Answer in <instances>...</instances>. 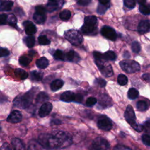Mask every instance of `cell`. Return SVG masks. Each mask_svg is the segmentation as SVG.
Returning <instances> with one entry per match:
<instances>
[{
	"label": "cell",
	"mask_w": 150,
	"mask_h": 150,
	"mask_svg": "<svg viewBox=\"0 0 150 150\" xmlns=\"http://www.w3.org/2000/svg\"><path fill=\"white\" fill-rule=\"evenodd\" d=\"M36 12L39 13H42V14H45L46 9L43 6H41V5L37 6L36 7Z\"/></svg>",
	"instance_id": "cell-47"
},
{
	"label": "cell",
	"mask_w": 150,
	"mask_h": 150,
	"mask_svg": "<svg viewBox=\"0 0 150 150\" xmlns=\"http://www.w3.org/2000/svg\"><path fill=\"white\" fill-rule=\"evenodd\" d=\"M93 150H110V144L108 142L102 137H97L92 143Z\"/></svg>",
	"instance_id": "cell-5"
},
{
	"label": "cell",
	"mask_w": 150,
	"mask_h": 150,
	"mask_svg": "<svg viewBox=\"0 0 150 150\" xmlns=\"http://www.w3.org/2000/svg\"><path fill=\"white\" fill-rule=\"evenodd\" d=\"M66 59L71 62H77L79 61V60L80 59V57L79 56V55L74 51L73 50H70L69 52H68L66 55Z\"/></svg>",
	"instance_id": "cell-19"
},
{
	"label": "cell",
	"mask_w": 150,
	"mask_h": 150,
	"mask_svg": "<svg viewBox=\"0 0 150 150\" xmlns=\"http://www.w3.org/2000/svg\"><path fill=\"white\" fill-rule=\"evenodd\" d=\"M139 12L145 15H150V6L146 5H141L139 7Z\"/></svg>",
	"instance_id": "cell-34"
},
{
	"label": "cell",
	"mask_w": 150,
	"mask_h": 150,
	"mask_svg": "<svg viewBox=\"0 0 150 150\" xmlns=\"http://www.w3.org/2000/svg\"><path fill=\"white\" fill-rule=\"evenodd\" d=\"M97 83L101 87H103L106 85V81L104 79H101V78H98L97 79Z\"/></svg>",
	"instance_id": "cell-52"
},
{
	"label": "cell",
	"mask_w": 150,
	"mask_h": 150,
	"mask_svg": "<svg viewBox=\"0 0 150 150\" xmlns=\"http://www.w3.org/2000/svg\"><path fill=\"white\" fill-rule=\"evenodd\" d=\"M54 57L55 58V59L57 60H63L64 58V53L63 52L60 50H56L54 53Z\"/></svg>",
	"instance_id": "cell-38"
},
{
	"label": "cell",
	"mask_w": 150,
	"mask_h": 150,
	"mask_svg": "<svg viewBox=\"0 0 150 150\" xmlns=\"http://www.w3.org/2000/svg\"><path fill=\"white\" fill-rule=\"evenodd\" d=\"M143 128L146 132L150 134V121H146L144 125H143Z\"/></svg>",
	"instance_id": "cell-49"
},
{
	"label": "cell",
	"mask_w": 150,
	"mask_h": 150,
	"mask_svg": "<svg viewBox=\"0 0 150 150\" xmlns=\"http://www.w3.org/2000/svg\"><path fill=\"white\" fill-rule=\"evenodd\" d=\"M33 93L30 91L24 95L18 96L13 100V104L20 108H26L31 104L33 97Z\"/></svg>",
	"instance_id": "cell-2"
},
{
	"label": "cell",
	"mask_w": 150,
	"mask_h": 150,
	"mask_svg": "<svg viewBox=\"0 0 150 150\" xmlns=\"http://www.w3.org/2000/svg\"><path fill=\"white\" fill-rule=\"evenodd\" d=\"M33 19L37 23H43L46 20V15L45 14H42L39 13L37 12H35L33 15Z\"/></svg>",
	"instance_id": "cell-24"
},
{
	"label": "cell",
	"mask_w": 150,
	"mask_h": 150,
	"mask_svg": "<svg viewBox=\"0 0 150 150\" xmlns=\"http://www.w3.org/2000/svg\"><path fill=\"white\" fill-rule=\"evenodd\" d=\"M15 74L22 80L26 79L28 76V73L25 70L21 69H16L15 70Z\"/></svg>",
	"instance_id": "cell-31"
},
{
	"label": "cell",
	"mask_w": 150,
	"mask_h": 150,
	"mask_svg": "<svg viewBox=\"0 0 150 150\" xmlns=\"http://www.w3.org/2000/svg\"><path fill=\"white\" fill-rule=\"evenodd\" d=\"M124 117L128 123H129L131 125L135 122V114L131 105H128L124 113Z\"/></svg>",
	"instance_id": "cell-10"
},
{
	"label": "cell",
	"mask_w": 150,
	"mask_h": 150,
	"mask_svg": "<svg viewBox=\"0 0 150 150\" xmlns=\"http://www.w3.org/2000/svg\"><path fill=\"white\" fill-rule=\"evenodd\" d=\"M1 127H0V132H1Z\"/></svg>",
	"instance_id": "cell-62"
},
{
	"label": "cell",
	"mask_w": 150,
	"mask_h": 150,
	"mask_svg": "<svg viewBox=\"0 0 150 150\" xmlns=\"http://www.w3.org/2000/svg\"><path fill=\"white\" fill-rule=\"evenodd\" d=\"M142 141L145 145L150 146V135L148 134H144L142 136Z\"/></svg>",
	"instance_id": "cell-43"
},
{
	"label": "cell",
	"mask_w": 150,
	"mask_h": 150,
	"mask_svg": "<svg viewBox=\"0 0 150 150\" xmlns=\"http://www.w3.org/2000/svg\"><path fill=\"white\" fill-rule=\"evenodd\" d=\"M9 54V51L6 49L1 47L0 48V57H5L7 56Z\"/></svg>",
	"instance_id": "cell-45"
},
{
	"label": "cell",
	"mask_w": 150,
	"mask_h": 150,
	"mask_svg": "<svg viewBox=\"0 0 150 150\" xmlns=\"http://www.w3.org/2000/svg\"><path fill=\"white\" fill-rule=\"evenodd\" d=\"M48 100H49L48 95L45 92H40L38 94L36 101L38 103H45Z\"/></svg>",
	"instance_id": "cell-22"
},
{
	"label": "cell",
	"mask_w": 150,
	"mask_h": 150,
	"mask_svg": "<svg viewBox=\"0 0 150 150\" xmlns=\"http://www.w3.org/2000/svg\"><path fill=\"white\" fill-rule=\"evenodd\" d=\"M8 16L6 14H0V25H4L6 23Z\"/></svg>",
	"instance_id": "cell-46"
},
{
	"label": "cell",
	"mask_w": 150,
	"mask_h": 150,
	"mask_svg": "<svg viewBox=\"0 0 150 150\" xmlns=\"http://www.w3.org/2000/svg\"><path fill=\"white\" fill-rule=\"evenodd\" d=\"M42 148L38 141L31 140L28 143V150H41Z\"/></svg>",
	"instance_id": "cell-20"
},
{
	"label": "cell",
	"mask_w": 150,
	"mask_h": 150,
	"mask_svg": "<svg viewBox=\"0 0 150 150\" xmlns=\"http://www.w3.org/2000/svg\"><path fill=\"white\" fill-rule=\"evenodd\" d=\"M0 150H11V148L7 142H5L1 146Z\"/></svg>",
	"instance_id": "cell-53"
},
{
	"label": "cell",
	"mask_w": 150,
	"mask_h": 150,
	"mask_svg": "<svg viewBox=\"0 0 150 150\" xmlns=\"http://www.w3.org/2000/svg\"><path fill=\"white\" fill-rule=\"evenodd\" d=\"M35 40L33 36H28L25 39V43L28 47H32L35 45Z\"/></svg>",
	"instance_id": "cell-33"
},
{
	"label": "cell",
	"mask_w": 150,
	"mask_h": 150,
	"mask_svg": "<svg viewBox=\"0 0 150 150\" xmlns=\"http://www.w3.org/2000/svg\"><path fill=\"white\" fill-rule=\"evenodd\" d=\"M98 128L104 131H110L112 128V122L111 120L105 116H101L97 121Z\"/></svg>",
	"instance_id": "cell-8"
},
{
	"label": "cell",
	"mask_w": 150,
	"mask_h": 150,
	"mask_svg": "<svg viewBox=\"0 0 150 150\" xmlns=\"http://www.w3.org/2000/svg\"><path fill=\"white\" fill-rule=\"evenodd\" d=\"M124 2L125 6L129 8H133L135 6V0H124Z\"/></svg>",
	"instance_id": "cell-42"
},
{
	"label": "cell",
	"mask_w": 150,
	"mask_h": 150,
	"mask_svg": "<svg viewBox=\"0 0 150 150\" xmlns=\"http://www.w3.org/2000/svg\"><path fill=\"white\" fill-rule=\"evenodd\" d=\"M52 123H54V124H59L60 123V121L59 120H53L52 121Z\"/></svg>",
	"instance_id": "cell-58"
},
{
	"label": "cell",
	"mask_w": 150,
	"mask_h": 150,
	"mask_svg": "<svg viewBox=\"0 0 150 150\" xmlns=\"http://www.w3.org/2000/svg\"><path fill=\"white\" fill-rule=\"evenodd\" d=\"M53 108L52 104L49 102H46L43 103L39 108V115L40 117H45L48 115L51 112Z\"/></svg>",
	"instance_id": "cell-11"
},
{
	"label": "cell",
	"mask_w": 150,
	"mask_h": 150,
	"mask_svg": "<svg viewBox=\"0 0 150 150\" xmlns=\"http://www.w3.org/2000/svg\"><path fill=\"white\" fill-rule=\"evenodd\" d=\"M142 79H144V80H145L146 81H148L150 79V76L148 74H143L142 76Z\"/></svg>",
	"instance_id": "cell-55"
},
{
	"label": "cell",
	"mask_w": 150,
	"mask_h": 150,
	"mask_svg": "<svg viewBox=\"0 0 150 150\" xmlns=\"http://www.w3.org/2000/svg\"><path fill=\"white\" fill-rule=\"evenodd\" d=\"M118 83L121 86L125 85L128 82V78L124 74H120L117 78Z\"/></svg>",
	"instance_id": "cell-35"
},
{
	"label": "cell",
	"mask_w": 150,
	"mask_h": 150,
	"mask_svg": "<svg viewBox=\"0 0 150 150\" xmlns=\"http://www.w3.org/2000/svg\"><path fill=\"white\" fill-rule=\"evenodd\" d=\"M11 142L14 150H25V145L21 139L16 138H13Z\"/></svg>",
	"instance_id": "cell-16"
},
{
	"label": "cell",
	"mask_w": 150,
	"mask_h": 150,
	"mask_svg": "<svg viewBox=\"0 0 150 150\" xmlns=\"http://www.w3.org/2000/svg\"><path fill=\"white\" fill-rule=\"evenodd\" d=\"M97 22V19L96 16L93 15V16H86L84 18V23L91 26H96V24Z\"/></svg>",
	"instance_id": "cell-23"
},
{
	"label": "cell",
	"mask_w": 150,
	"mask_h": 150,
	"mask_svg": "<svg viewBox=\"0 0 150 150\" xmlns=\"http://www.w3.org/2000/svg\"><path fill=\"white\" fill-rule=\"evenodd\" d=\"M137 108L138 110L140 111H144L148 109V104L147 103L143 100L138 101L137 103Z\"/></svg>",
	"instance_id": "cell-28"
},
{
	"label": "cell",
	"mask_w": 150,
	"mask_h": 150,
	"mask_svg": "<svg viewBox=\"0 0 150 150\" xmlns=\"http://www.w3.org/2000/svg\"><path fill=\"white\" fill-rule=\"evenodd\" d=\"M8 22L9 25H10L12 26H16V22H17V19L15 17V15L11 14L9 16L8 18H7Z\"/></svg>",
	"instance_id": "cell-39"
},
{
	"label": "cell",
	"mask_w": 150,
	"mask_h": 150,
	"mask_svg": "<svg viewBox=\"0 0 150 150\" xmlns=\"http://www.w3.org/2000/svg\"><path fill=\"white\" fill-rule=\"evenodd\" d=\"M138 95H139L138 91L134 88H131L128 91V97L129 99H131V100L135 99L136 98L138 97Z\"/></svg>",
	"instance_id": "cell-30"
},
{
	"label": "cell",
	"mask_w": 150,
	"mask_h": 150,
	"mask_svg": "<svg viewBox=\"0 0 150 150\" xmlns=\"http://www.w3.org/2000/svg\"><path fill=\"white\" fill-rule=\"evenodd\" d=\"M26 33L29 36H32L36 32V26L30 21H26L23 23Z\"/></svg>",
	"instance_id": "cell-14"
},
{
	"label": "cell",
	"mask_w": 150,
	"mask_h": 150,
	"mask_svg": "<svg viewBox=\"0 0 150 150\" xmlns=\"http://www.w3.org/2000/svg\"><path fill=\"white\" fill-rule=\"evenodd\" d=\"M98 1H99L100 3L101 4H102V5H106V4H107L109 2V1H110V0H98Z\"/></svg>",
	"instance_id": "cell-56"
},
{
	"label": "cell",
	"mask_w": 150,
	"mask_h": 150,
	"mask_svg": "<svg viewBox=\"0 0 150 150\" xmlns=\"http://www.w3.org/2000/svg\"><path fill=\"white\" fill-rule=\"evenodd\" d=\"M131 126H132V127L135 131H137V132H141V131L144 129L143 125H140V124H137L136 122H135V123H134L133 124H132Z\"/></svg>",
	"instance_id": "cell-44"
},
{
	"label": "cell",
	"mask_w": 150,
	"mask_h": 150,
	"mask_svg": "<svg viewBox=\"0 0 150 150\" xmlns=\"http://www.w3.org/2000/svg\"><path fill=\"white\" fill-rule=\"evenodd\" d=\"M121 69L128 73H135L140 70V66L138 62L134 60H124L120 62Z\"/></svg>",
	"instance_id": "cell-3"
},
{
	"label": "cell",
	"mask_w": 150,
	"mask_h": 150,
	"mask_svg": "<svg viewBox=\"0 0 150 150\" xmlns=\"http://www.w3.org/2000/svg\"><path fill=\"white\" fill-rule=\"evenodd\" d=\"M101 33L104 37L109 40H115L117 39V35L115 30L110 26H103L101 30Z\"/></svg>",
	"instance_id": "cell-9"
},
{
	"label": "cell",
	"mask_w": 150,
	"mask_h": 150,
	"mask_svg": "<svg viewBox=\"0 0 150 150\" xmlns=\"http://www.w3.org/2000/svg\"><path fill=\"white\" fill-rule=\"evenodd\" d=\"M64 84L63 80L60 79H56L52 82L50 84V88L52 91H56L62 87Z\"/></svg>",
	"instance_id": "cell-17"
},
{
	"label": "cell",
	"mask_w": 150,
	"mask_h": 150,
	"mask_svg": "<svg viewBox=\"0 0 150 150\" xmlns=\"http://www.w3.org/2000/svg\"><path fill=\"white\" fill-rule=\"evenodd\" d=\"M93 55H94V58L96 60H101L102 59H103V54H101L99 52H93Z\"/></svg>",
	"instance_id": "cell-51"
},
{
	"label": "cell",
	"mask_w": 150,
	"mask_h": 150,
	"mask_svg": "<svg viewBox=\"0 0 150 150\" xmlns=\"http://www.w3.org/2000/svg\"><path fill=\"white\" fill-rule=\"evenodd\" d=\"M103 59L105 60H115L117 56L115 53L112 51H107L104 54H103Z\"/></svg>",
	"instance_id": "cell-27"
},
{
	"label": "cell",
	"mask_w": 150,
	"mask_h": 150,
	"mask_svg": "<svg viewBox=\"0 0 150 150\" xmlns=\"http://www.w3.org/2000/svg\"><path fill=\"white\" fill-rule=\"evenodd\" d=\"M75 94L70 91H67L63 93L60 96V100L64 102H71L74 100Z\"/></svg>",
	"instance_id": "cell-15"
},
{
	"label": "cell",
	"mask_w": 150,
	"mask_h": 150,
	"mask_svg": "<svg viewBox=\"0 0 150 150\" xmlns=\"http://www.w3.org/2000/svg\"><path fill=\"white\" fill-rule=\"evenodd\" d=\"M58 8V3L56 1H49L46 6V10L48 12H53L56 10Z\"/></svg>",
	"instance_id": "cell-26"
},
{
	"label": "cell",
	"mask_w": 150,
	"mask_h": 150,
	"mask_svg": "<svg viewBox=\"0 0 150 150\" xmlns=\"http://www.w3.org/2000/svg\"><path fill=\"white\" fill-rule=\"evenodd\" d=\"M114 150H131L129 147L122 145H117L114 148Z\"/></svg>",
	"instance_id": "cell-48"
},
{
	"label": "cell",
	"mask_w": 150,
	"mask_h": 150,
	"mask_svg": "<svg viewBox=\"0 0 150 150\" xmlns=\"http://www.w3.org/2000/svg\"><path fill=\"white\" fill-rule=\"evenodd\" d=\"M137 2L141 5H144V4L146 2V0H137Z\"/></svg>",
	"instance_id": "cell-57"
},
{
	"label": "cell",
	"mask_w": 150,
	"mask_h": 150,
	"mask_svg": "<svg viewBox=\"0 0 150 150\" xmlns=\"http://www.w3.org/2000/svg\"><path fill=\"white\" fill-rule=\"evenodd\" d=\"M83 100V96L80 94H77L75 95V98H74V101L77 102V103H81Z\"/></svg>",
	"instance_id": "cell-54"
},
{
	"label": "cell",
	"mask_w": 150,
	"mask_h": 150,
	"mask_svg": "<svg viewBox=\"0 0 150 150\" xmlns=\"http://www.w3.org/2000/svg\"><path fill=\"white\" fill-rule=\"evenodd\" d=\"M48 65L49 61L45 57H40L36 61V66L40 69H45L48 66Z\"/></svg>",
	"instance_id": "cell-21"
},
{
	"label": "cell",
	"mask_w": 150,
	"mask_h": 150,
	"mask_svg": "<svg viewBox=\"0 0 150 150\" xmlns=\"http://www.w3.org/2000/svg\"><path fill=\"white\" fill-rule=\"evenodd\" d=\"M38 141L42 148L46 149L61 148L60 141L54 133L53 134H42L39 136Z\"/></svg>",
	"instance_id": "cell-1"
},
{
	"label": "cell",
	"mask_w": 150,
	"mask_h": 150,
	"mask_svg": "<svg viewBox=\"0 0 150 150\" xmlns=\"http://www.w3.org/2000/svg\"><path fill=\"white\" fill-rule=\"evenodd\" d=\"M54 133L60 139L62 148L67 147L72 143V138L68 133L64 131H57Z\"/></svg>",
	"instance_id": "cell-6"
},
{
	"label": "cell",
	"mask_w": 150,
	"mask_h": 150,
	"mask_svg": "<svg viewBox=\"0 0 150 150\" xmlns=\"http://www.w3.org/2000/svg\"><path fill=\"white\" fill-rule=\"evenodd\" d=\"M22 119V114L17 110H14L11 112L8 115L6 120L8 122L18 123L21 121Z\"/></svg>",
	"instance_id": "cell-12"
},
{
	"label": "cell",
	"mask_w": 150,
	"mask_h": 150,
	"mask_svg": "<svg viewBox=\"0 0 150 150\" xmlns=\"http://www.w3.org/2000/svg\"><path fill=\"white\" fill-rule=\"evenodd\" d=\"M19 63L21 65H22L23 66H26L30 63L31 59L26 56H21L19 58Z\"/></svg>",
	"instance_id": "cell-37"
},
{
	"label": "cell",
	"mask_w": 150,
	"mask_h": 150,
	"mask_svg": "<svg viewBox=\"0 0 150 150\" xmlns=\"http://www.w3.org/2000/svg\"><path fill=\"white\" fill-rule=\"evenodd\" d=\"M96 26H91L84 23L83 26L81 27V31L84 34H90L96 29Z\"/></svg>",
	"instance_id": "cell-25"
},
{
	"label": "cell",
	"mask_w": 150,
	"mask_h": 150,
	"mask_svg": "<svg viewBox=\"0 0 150 150\" xmlns=\"http://www.w3.org/2000/svg\"><path fill=\"white\" fill-rule=\"evenodd\" d=\"M96 64L101 71L103 76L105 77H110L113 74V71L111 65H105L101 60H96Z\"/></svg>",
	"instance_id": "cell-7"
},
{
	"label": "cell",
	"mask_w": 150,
	"mask_h": 150,
	"mask_svg": "<svg viewBox=\"0 0 150 150\" xmlns=\"http://www.w3.org/2000/svg\"><path fill=\"white\" fill-rule=\"evenodd\" d=\"M49 1H57V0H49Z\"/></svg>",
	"instance_id": "cell-60"
},
{
	"label": "cell",
	"mask_w": 150,
	"mask_h": 150,
	"mask_svg": "<svg viewBox=\"0 0 150 150\" xmlns=\"http://www.w3.org/2000/svg\"><path fill=\"white\" fill-rule=\"evenodd\" d=\"M13 2L11 1H5L0 4V11H8L11 9L13 6Z\"/></svg>",
	"instance_id": "cell-18"
},
{
	"label": "cell",
	"mask_w": 150,
	"mask_h": 150,
	"mask_svg": "<svg viewBox=\"0 0 150 150\" xmlns=\"http://www.w3.org/2000/svg\"><path fill=\"white\" fill-rule=\"evenodd\" d=\"M38 42H39V43L42 45H47L50 44V41L48 39V38L44 35L40 36L38 38Z\"/></svg>",
	"instance_id": "cell-36"
},
{
	"label": "cell",
	"mask_w": 150,
	"mask_h": 150,
	"mask_svg": "<svg viewBox=\"0 0 150 150\" xmlns=\"http://www.w3.org/2000/svg\"><path fill=\"white\" fill-rule=\"evenodd\" d=\"M34 53H35V52L34 51H32V50L29 52V54L30 56H33L35 54Z\"/></svg>",
	"instance_id": "cell-59"
},
{
	"label": "cell",
	"mask_w": 150,
	"mask_h": 150,
	"mask_svg": "<svg viewBox=\"0 0 150 150\" xmlns=\"http://www.w3.org/2000/svg\"><path fill=\"white\" fill-rule=\"evenodd\" d=\"M76 2L80 5L86 6L90 4L91 0H76Z\"/></svg>",
	"instance_id": "cell-50"
},
{
	"label": "cell",
	"mask_w": 150,
	"mask_h": 150,
	"mask_svg": "<svg viewBox=\"0 0 150 150\" xmlns=\"http://www.w3.org/2000/svg\"><path fill=\"white\" fill-rule=\"evenodd\" d=\"M131 49H132V50L134 52V53H138L139 52L140 50H141V46L139 45V43L138 42H134L132 43V45H131Z\"/></svg>",
	"instance_id": "cell-40"
},
{
	"label": "cell",
	"mask_w": 150,
	"mask_h": 150,
	"mask_svg": "<svg viewBox=\"0 0 150 150\" xmlns=\"http://www.w3.org/2000/svg\"><path fill=\"white\" fill-rule=\"evenodd\" d=\"M97 100L95 97H90L86 100V105L88 107H91L97 103Z\"/></svg>",
	"instance_id": "cell-41"
},
{
	"label": "cell",
	"mask_w": 150,
	"mask_h": 150,
	"mask_svg": "<svg viewBox=\"0 0 150 150\" xmlns=\"http://www.w3.org/2000/svg\"><path fill=\"white\" fill-rule=\"evenodd\" d=\"M138 31L141 33H145L150 31V20L141 21L137 28Z\"/></svg>",
	"instance_id": "cell-13"
},
{
	"label": "cell",
	"mask_w": 150,
	"mask_h": 150,
	"mask_svg": "<svg viewBox=\"0 0 150 150\" xmlns=\"http://www.w3.org/2000/svg\"><path fill=\"white\" fill-rule=\"evenodd\" d=\"M65 38L72 45H79L83 41L81 33L76 30H69L64 33Z\"/></svg>",
	"instance_id": "cell-4"
},
{
	"label": "cell",
	"mask_w": 150,
	"mask_h": 150,
	"mask_svg": "<svg viewBox=\"0 0 150 150\" xmlns=\"http://www.w3.org/2000/svg\"><path fill=\"white\" fill-rule=\"evenodd\" d=\"M30 75H31L32 79L35 81H40L43 78V74L41 72H39L36 70L32 71L30 73Z\"/></svg>",
	"instance_id": "cell-32"
},
{
	"label": "cell",
	"mask_w": 150,
	"mask_h": 150,
	"mask_svg": "<svg viewBox=\"0 0 150 150\" xmlns=\"http://www.w3.org/2000/svg\"><path fill=\"white\" fill-rule=\"evenodd\" d=\"M60 18L63 21H67L70 18L71 12L68 9H64L59 14Z\"/></svg>",
	"instance_id": "cell-29"
},
{
	"label": "cell",
	"mask_w": 150,
	"mask_h": 150,
	"mask_svg": "<svg viewBox=\"0 0 150 150\" xmlns=\"http://www.w3.org/2000/svg\"><path fill=\"white\" fill-rule=\"evenodd\" d=\"M0 1L2 2H3V1H5V0H0Z\"/></svg>",
	"instance_id": "cell-61"
}]
</instances>
